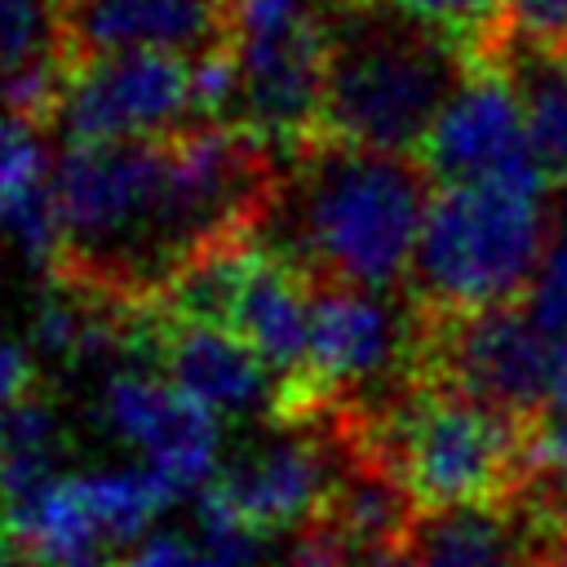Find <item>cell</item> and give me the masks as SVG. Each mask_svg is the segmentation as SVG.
Here are the masks:
<instances>
[{
    "instance_id": "obj_11",
    "label": "cell",
    "mask_w": 567,
    "mask_h": 567,
    "mask_svg": "<svg viewBox=\"0 0 567 567\" xmlns=\"http://www.w3.org/2000/svg\"><path fill=\"white\" fill-rule=\"evenodd\" d=\"M102 421L173 492H204L217 470L221 421L168 385L155 368H115L102 390Z\"/></svg>"
},
{
    "instance_id": "obj_4",
    "label": "cell",
    "mask_w": 567,
    "mask_h": 567,
    "mask_svg": "<svg viewBox=\"0 0 567 567\" xmlns=\"http://www.w3.org/2000/svg\"><path fill=\"white\" fill-rule=\"evenodd\" d=\"M359 443L403 483L421 514L465 505H518L532 425L452 385L416 381L381 416L354 421Z\"/></svg>"
},
{
    "instance_id": "obj_19",
    "label": "cell",
    "mask_w": 567,
    "mask_h": 567,
    "mask_svg": "<svg viewBox=\"0 0 567 567\" xmlns=\"http://www.w3.org/2000/svg\"><path fill=\"white\" fill-rule=\"evenodd\" d=\"M53 177V159L44 151V128L0 115V226L9 230Z\"/></svg>"
},
{
    "instance_id": "obj_3",
    "label": "cell",
    "mask_w": 567,
    "mask_h": 567,
    "mask_svg": "<svg viewBox=\"0 0 567 567\" xmlns=\"http://www.w3.org/2000/svg\"><path fill=\"white\" fill-rule=\"evenodd\" d=\"M470 66L474 58L461 44L381 0L328 9L323 137L421 159Z\"/></svg>"
},
{
    "instance_id": "obj_2",
    "label": "cell",
    "mask_w": 567,
    "mask_h": 567,
    "mask_svg": "<svg viewBox=\"0 0 567 567\" xmlns=\"http://www.w3.org/2000/svg\"><path fill=\"white\" fill-rule=\"evenodd\" d=\"M434 190L416 155L319 137L284 159L257 244L275 248L310 284L403 292Z\"/></svg>"
},
{
    "instance_id": "obj_17",
    "label": "cell",
    "mask_w": 567,
    "mask_h": 567,
    "mask_svg": "<svg viewBox=\"0 0 567 567\" xmlns=\"http://www.w3.org/2000/svg\"><path fill=\"white\" fill-rule=\"evenodd\" d=\"M518 505L545 532H567V412H545L532 425Z\"/></svg>"
},
{
    "instance_id": "obj_24",
    "label": "cell",
    "mask_w": 567,
    "mask_h": 567,
    "mask_svg": "<svg viewBox=\"0 0 567 567\" xmlns=\"http://www.w3.org/2000/svg\"><path fill=\"white\" fill-rule=\"evenodd\" d=\"M536 567H567V532H545Z\"/></svg>"
},
{
    "instance_id": "obj_28",
    "label": "cell",
    "mask_w": 567,
    "mask_h": 567,
    "mask_svg": "<svg viewBox=\"0 0 567 567\" xmlns=\"http://www.w3.org/2000/svg\"><path fill=\"white\" fill-rule=\"evenodd\" d=\"M0 452H4V416H0Z\"/></svg>"
},
{
    "instance_id": "obj_23",
    "label": "cell",
    "mask_w": 567,
    "mask_h": 567,
    "mask_svg": "<svg viewBox=\"0 0 567 567\" xmlns=\"http://www.w3.org/2000/svg\"><path fill=\"white\" fill-rule=\"evenodd\" d=\"M0 567H40V558L22 545V536L13 532L4 509H0Z\"/></svg>"
},
{
    "instance_id": "obj_6",
    "label": "cell",
    "mask_w": 567,
    "mask_h": 567,
    "mask_svg": "<svg viewBox=\"0 0 567 567\" xmlns=\"http://www.w3.org/2000/svg\"><path fill=\"white\" fill-rule=\"evenodd\" d=\"M230 124L292 159L323 137L328 9L315 0H230Z\"/></svg>"
},
{
    "instance_id": "obj_15",
    "label": "cell",
    "mask_w": 567,
    "mask_h": 567,
    "mask_svg": "<svg viewBox=\"0 0 567 567\" xmlns=\"http://www.w3.org/2000/svg\"><path fill=\"white\" fill-rule=\"evenodd\" d=\"M545 527L523 505H465L421 514L394 567H536Z\"/></svg>"
},
{
    "instance_id": "obj_7",
    "label": "cell",
    "mask_w": 567,
    "mask_h": 567,
    "mask_svg": "<svg viewBox=\"0 0 567 567\" xmlns=\"http://www.w3.org/2000/svg\"><path fill=\"white\" fill-rule=\"evenodd\" d=\"M416 377L452 385L527 425L554 408V341L532 323L523 301L474 315L416 310Z\"/></svg>"
},
{
    "instance_id": "obj_12",
    "label": "cell",
    "mask_w": 567,
    "mask_h": 567,
    "mask_svg": "<svg viewBox=\"0 0 567 567\" xmlns=\"http://www.w3.org/2000/svg\"><path fill=\"white\" fill-rule=\"evenodd\" d=\"M146 368H155L217 421H270L279 403V381L252 346L217 323L173 315L159 301L146 306Z\"/></svg>"
},
{
    "instance_id": "obj_25",
    "label": "cell",
    "mask_w": 567,
    "mask_h": 567,
    "mask_svg": "<svg viewBox=\"0 0 567 567\" xmlns=\"http://www.w3.org/2000/svg\"><path fill=\"white\" fill-rule=\"evenodd\" d=\"M554 412H567V337L554 346Z\"/></svg>"
},
{
    "instance_id": "obj_13",
    "label": "cell",
    "mask_w": 567,
    "mask_h": 567,
    "mask_svg": "<svg viewBox=\"0 0 567 567\" xmlns=\"http://www.w3.org/2000/svg\"><path fill=\"white\" fill-rule=\"evenodd\" d=\"M75 66L115 53H168L204 62L226 53L230 0H71Z\"/></svg>"
},
{
    "instance_id": "obj_9",
    "label": "cell",
    "mask_w": 567,
    "mask_h": 567,
    "mask_svg": "<svg viewBox=\"0 0 567 567\" xmlns=\"http://www.w3.org/2000/svg\"><path fill=\"white\" fill-rule=\"evenodd\" d=\"M199 120L195 66L168 53H115L80 62L58 124L66 142H142L173 137Z\"/></svg>"
},
{
    "instance_id": "obj_8",
    "label": "cell",
    "mask_w": 567,
    "mask_h": 567,
    "mask_svg": "<svg viewBox=\"0 0 567 567\" xmlns=\"http://www.w3.org/2000/svg\"><path fill=\"white\" fill-rule=\"evenodd\" d=\"M354 452V425L346 412L323 408L310 421L270 425L266 439L221 465L208 492L252 536L301 532L328 501L341 465Z\"/></svg>"
},
{
    "instance_id": "obj_18",
    "label": "cell",
    "mask_w": 567,
    "mask_h": 567,
    "mask_svg": "<svg viewBox=\"0 0 567 567\" xmlns=\"http://www.w3.org/2000/svg\"><path fill=\"white\" fill-rule=\"evenodd\" d=\"M381 4L434 27L439 35L461 44L474 62L496 58L505 35V13H509V0H381Z\"/></svg>"
},
{
    "instance_id": "obj_16",
    "label": "cell",
    "mask_w": 567,
    "mask_h": 567,
    "mask_svg": "<svg viewBox=\"0 0 567 567\" xmlns=\"http://www.w3.org/2000/svg\"><path fill=\"white\" fill-rule=\"evenodd\" d=\"M523 106L532 164L549 186H567V53H536V49H501L492 58Z\"/></svg>"
},
{
    "instance_id": "obj_21",
    "label": "cell",
    "mask_w": 567,
    "mask_h": 567,
    "mask_svg": "<svg viewBox=\"0 0 567 567\" xmlns=\"http://www.w3.org/2000/svg\"><path fill=\"white\" fill-rule=\"evenodd\" d=\"M523 306H527L532 323L554 346L567 337V235H554V244H549V252H545L532 288H527Z\"/></svg>"
},
{
    "instance_id": "obj_14",
    "label": "cell",
    "mask_w": 567,
    "mask_h": 567,
    "mask_svg": "<svg viewBox=\"0 0 567 567\" xmlns=\"http://www.w3.org/2000/svg\"><path fill=\"white\" fill-rule=\"evenodd\" d=\"M71 75V0H0V115L53 128Z\"/></svg>"
},
{
    "instance_id": "obj_5",
    "label": "cell",
    "mask_w": 567,
    "mask_h": 567,
    "mask_svg": "<svg viewBox=\"0 0 567 567\" xmlns=\"http://www.w3.org/2000/svg\"><path fill=\"white\" fill-rule=\"evenodd\" d=\"M554 244L545 186H439L408 270V301L425 315L518 306Z\"/></svg>"
},
{
    "instance_id": "obj_22",
    "label": "cell",
    "mask_w": 567,
    "mask_h": 567,
    "mask_svg": "<svg viewBox=\"0 0 567 567\" xmlns=\"http://www.w3.org/2000/svg\"><path fill=\"white\" fill-rule=\"evenodd\" d=\"M31 394H40V368H35V359L18 341L0 337V416L13 412L18 403H27Z\"/></svg>"
},
{
    "instance_id": "obj_1",
    "label": "cell",
    "mask_w": 567,
    "mask_h": 567,
    "mask_svg": "<svg viewBox=\"0 0 567 567\" xmlns=\"http://www.w3.org/2000/svg\"><path fill=\"white\" fill-rule=\"evenodd\" d=\"M284 159L235 124H190L142 142H66L53 159L49 284L155 306L213 252L257 239Z\"/></svg>"
},
{
    "instance_id": "obj_20",
    "label": "cell",
    "mask_w": 567,
    "mask_h": 567,
    "mask_svg": "<svg viewBox=\"0 0 567 567\" xmlns=\"http://www.w3.org/2000/svg\"><path fill=\"white\" fill-rule=\"evenodd\" d=\"M501 49L567 53V0H509Z\"/></svg>"
},
{
    "instance_id": "obj_27",
    "label": "cell",
    "mask_w": 567,
    "mask_h": 567,
    "mask_svg": "<svg viewBox=\"0 0 567 567\" xmlns=\"http://www.w3.org/2000/svg\"><path fill=\"white\" fill-rule=\"evenodd\" d=\"M89 567H120V558H106V563H89Z\"/></svg>"
},
{
    "instance_id": "obj_26",
    "label": "cell",
    "mask_w": 567,
    "mask_h": 567,
    "mask_svg": "<svg viewBox=\"0 0 567 567\" xmlns=\"http://www.w3.org/2000/svg\"><path fill=\"white\" fill-rule=\"evenodd\" d=\"M328 9H350V4H363V0H323Z\"/></svg>"
},
{
    "instance_id": "obj_10",
    "label": "cell",
    "mask_w": 567,
    "mask_h": 567,
    "mask_svg": "<svg viewBox=\"0 0 567 567\" xmlns=\"http://www.w3.org/2000/svg\"><path fill=\"white\" fill-rule=\"evenodd\" d=\"M421 164L430 168L434 186H474V182H518L545 186L532 146L518 93L496 62H474L461 89L439 111Z\"/></svg>"
}]
</instances>
